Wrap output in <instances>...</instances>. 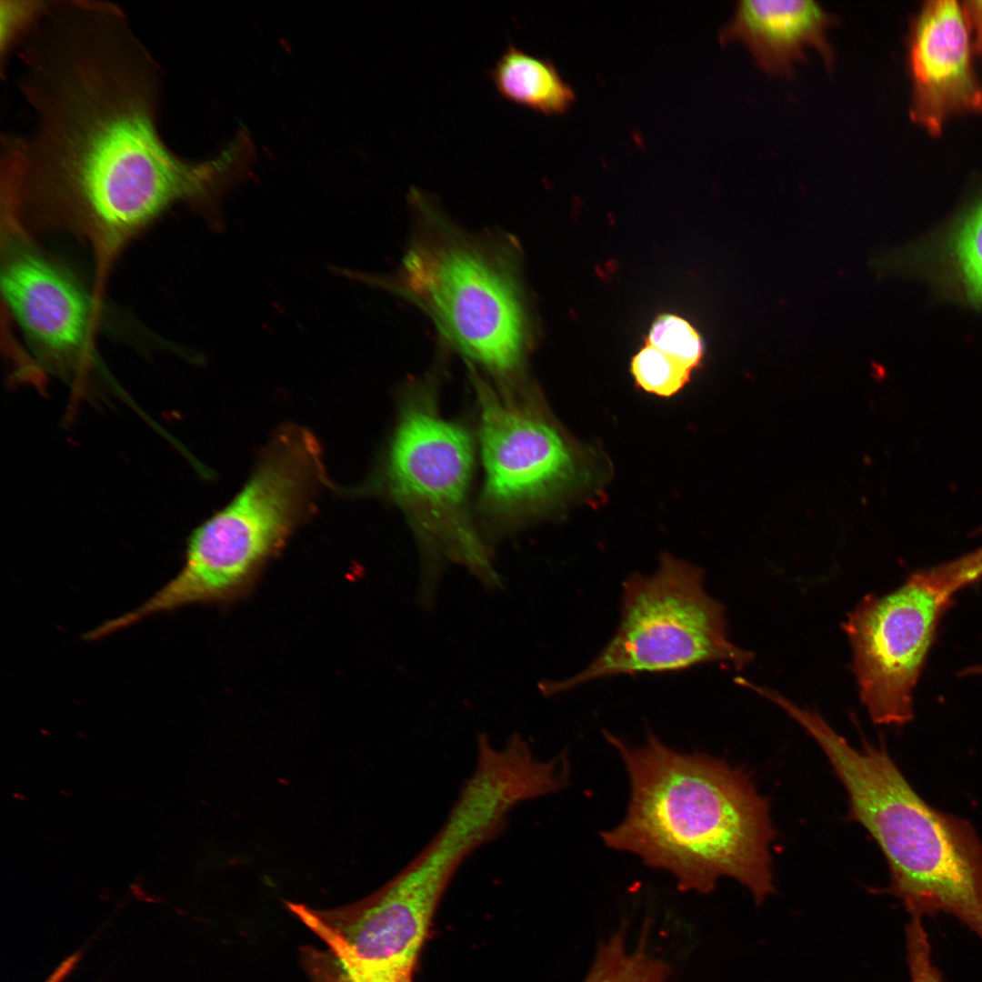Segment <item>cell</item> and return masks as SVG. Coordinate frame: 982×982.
Wrapping results in <instances>:
<instances>
[{"mask_svg": "<svg viewBox=\"0 0 982 982\" xmlns=\"http://www.w3.org/2000/svg\"><path fill=\"white\" fill-rule=\"evenodd\" d=\"M20 43L34 124L2 139L9 206L78 225L109 253L203 190L210 168L160 135V68L120 7L53 1Z\"/></svg>", "mask_w": 982, "mask_h": 982, "instance_id": "cell-1", "label": "cell"}, {"mask_svg": "<svg viewBox=\"0 0 982 982\" xmlns=\"http://www.w3.org/2000/svg\"><path fill=\"white\" fill-rule=\"evenodd\" d=\"M605 736L630 782L625 817L602 833L607 847L670 873L682 891L706 894L728 877L757 905L774 892L769 802L747 772L676 751L652 733L640 746Z\"/></svg>", "mask_w": 982, "mask_h": 982, "instance_id": "cell-2", "label": "cell"}, {"mask_svg": "<svg viewBox=\"0 0 982 982\" xmlns=\"http://www.w3.org/2000/svg\"><path fill=\"white\" fill-rule=\"evenodd\" d=\"M806 732L846 789L849 820L882 851L890 882L911 917L946 912L982 940V841L967 820L927 804L882 744L854 747L822 716Z\"/></svg>", "mask_w": 982, "mask_h": 982, "instance_id": "cell-3", "label": "cell"}, {"mask_svg": "<svg viewBox=\"0 0 982 982\" xmlns=\"http://www.w3.org/2000/svg\"><path fill=\"white\" fill-rule=\"evenodd\" d=\"M324 473L315 437L302 428L283 429L239 494L191 534L177 575L123 615L121 625L246 596L309 510Z\"/></svg>", "mask_w": 982, "mask_h": 982, "instance_id": "cell-4", "label": "cell"}, {"mask_svg": "<svg viewBox=\"0 0 982 982\" xmlns=\"http://www.w3.org/2000/svg\"><path fill=\"white\" fill-rule=\"evenodd\" d=\"M501 798L463 785L441 827L395 877L360 901L339 909H311L303 922L335 957L370 964L416 967L437 907L463 863L505 830Z\"/></svg>", "mask_w": 982, "mask_h": 982, "instance_id": "cell-5", "label": "cell"}, {"mask_svg": "<svg viewBox=\"0 0 982 982\" xmlns=\"http://www.w3.org/2000/svg\"><path fill=\"white\" fill-rule=\"evenodd\" d=\"M618 627L584 670L548 685L563 692L622 674L670 672L719 662L741 669L753 655L727 636L723 606L705 589L704 573L693 564L664 555L650 575L624 583Z\"/></svg>", "mask_w": 982, "mask_h": 982, "instance_id": "cell-6", "label": "cell"}, {"mask_svg": "<svg viewBox=\"0 0 982 982\" xmlns=\"http://www.w3.org/2000/svg\"><path fill=\"white\" fill-rule=\"evenodd\" d=\"M495 255L443 231L421 236L400 283L467 358L507 382L522 365L526 322L516 276Z\"/></svg>", "mask_w": 982, "mask_h": 982, "instance_id": "cell-7", "label": "cell"}, {"mask_svg": "<svg viewBox=\"0 0 982 982\" xmlns=\"http://www.w3.org/2000/svg\"><path fill=\"white\" fill-rule=\"evenodd\" d=\"M472 444L463 426L439 413L430 391L416 386L402 404L382 483L423 541L481 562L482 546L467 504Z\"/></svg>", "mask_w": 982, "mask_h": 982, "instance_id": "cell-8", "label": "cell"}, {"mask_svg": "<svg viewBox=\"0 0 982 982\" xmlns=\"http://www.w3.org/2000/svg\"><path fill=\"white\" fill-rule=\"evenodd\" d=\"M952 597L923 570L887 595L866 596L850 613L845 630L853 672L874 723L912 720L913 692Z\"/></svg>", "mask_w": 982, "mask_h": 982, "instance_id": "cell-9", "label": "cell"}, {"mask_svg": "<svg viewBox=\"0 0 982 982\" xmlns=\"http://www.w3.org/2000/svg\"><path fill=\"white\" fill-rule=\"evenodd\" d=\"M485 479L482 506L495 521L515 525L573 479L572 452L544 416L515 395L475 379Z\"/></svg>", "mask_w": 982, "mask_h": 982, "instance_id": "cell-10", "label": "cell"}, {"mask_svg": "<svg viewBox=\"0 0 982 982\" xmlns=\"http://www.w3.org/2000/svg\"><path fill=\"white\" fill-rule=\"evenodd\" d=\"M971 36L964 6L957 1H928L914 22L908 49L909 114L931 135H938L952 116L982 111Z\"/></svg>", "mask_w": 982, "mask_h": 982, "instance_id": "cell-11", "label": "cell"}, {"mask_svg": "<svg viewBox=\"0 0 982 982\" xmlns=\"http://www.w3.org/2000/svg\"><path fill=\"white\" fill-rule=\"evenodd\" d=\"M2 292L16 322L47 358L72 365L88 336L91 304L65 269L29 247L12 245Z\"/></svg>", "mask_w": 982, "mask_h": 982, "instance_id": "cell-12", "label": "cell"}, {"mask_svg": "<svg viewBox=\"0 0 982 982\" xmlns=\"http://www.w3.org/2000/svg\"><path fill=\"white\" fill-rule=\"evenodd\" d=\"M837 23V17L816 1L745 0L736 4L719 41H741L764 71L791 76L795 64L807 60V47L816 48L828 68L833 66L827 31Z\"/></svg>", "mask_w": 982, "mask_h": 982, "instance_id": "cell-13", "label": "cell"}, {"mask_svg": "<svg viewBox=\"0 0 982 982\" xmlns=\"http://www.w3.org/2000/svg\"><path fill=\"white\" fill-rule=\"evenodd\" d=\"M487 75L501 98L546 116L565 115L576 101L572 86L550 59L533 55L511 42Z\"/></svg>", "mask_w": 982, "mask_h": 982, "instance_id": "cell-14", "label": "cell"}, {"mask_svg": "<svg viewBox=\"0 0 982 982\" xmlns=\"http://www.w3.org/2000/svg\"><path fill=\"white\" fill-rule=\"evenodd\" d=\"M939 261L945 278L961 297L982 309V198L947 230Z\"/></svg>", "mask_w": 982, "mask_h": 982, "instance_id": "cell-15", "label": "cell"}, {"mask_svg": "<svg viewBox=\"0 0 982 982\" xmlns=\"http://www.w3.org/2000/svg\"><path fill=\"white\" fill-rule=\"evenodd\" d=\"M648 925L634 947L627 945L624 927L596 948L592 965L582 982H668L669 967L649 950Z\"/></svg>", "mask_w": 982, "mask_h": 982, "instance_id": "cell-16", "label": "cell"}, {"mask_svg": "<svg viewBox=\"0 0 982 982\" xmlns=\"http://www.w3.org/2000/svg\"><path fill=\"white\" fill-rule=\"evenodd\" d=\"M631 372L643 390L667 397L686 385L692 371L646 344L632 358Z\"/></svg>", "mask_w": 982, "mask_h": 982, "instance_id": "cell-17", "label": "cell"}, {"mask_svg": "<svg viewBox=\"0 0 982 982\" xmlns=\"http://www.w3.org/2000/svg\"><path fill=\"white\" fill-rule=\"evenodd\" d=\"M647 344L693 371L704 355V344L697 331L684 318L659 316L649 331Z\"/></svg>", "mask_w": 982, "mask_h": 982, "instance_id": "cell-18", "label": "cell"}, {"mask_svg": "<svg viewBox=\"0 0 982 982\" xmlns=\"http://www.w3.org/2000/svg\"><path fill=\"white\" fill-rule=\"evenodd\" d=\"M45 1H1L0 51L2 67L12 51L44 10Z\"/></svg>", "mask_w": 982, "mask_h": 982, "instance_id": "cell-19", "label": "cell"}, {"mask_svg": "<svg viewBox=\"0 0 982 982\" xmlns=\"http://www.w3.org/2000/svg\"><path fill=\"white\" fill-rule=\"evenodd\" d=\"M906 936L911 982H943L933 964L928 937L921 917H911L907 925Z\"/></svg>", "mask_w": 982, "mask_h": 982, "instance_id": "cell-20", "label": "cell"}, {"mask_svg": "<svg viewBox=\"0 0 982 982\" xmlns=\"http://www.w3.org/2000/svg\"><path fill=\"white\" fill-rule=\"evenodd\" d=\"M344 982H413L415 967L370 964L347 957H336Z\"/></svg>", "mask_w": 982, "mask_h": 982, "instance_id": "cell-21", "label": "cell"}, {"mask_svg": "<svg viewBox=\"0 0 982 982\" xmlns=\"http://www.w3.org/2000/svg\"><path fill=\"white\" fill-rule=\"evenodd\" d=\"M944 573L949 582L958 589L982 578V546L946 562Z\"/></svg>", "mask_w": 982, "mask_h": 982, "instance_id": "cell-22", "label": "cell"}, {"mask_svg": "<svg viewBox=\"0 0 982 982\" xmlns=\"http://www.w3.org/2000/svg\"><path fill=\"white\" fill-rule=\"evenodd\" d=\"M971 35L974 50L982 55V1H967L963 5Z\"/></svg>", "mask_w": 982, "mask_h": 982, "instance_id": "cell-23", "label": "cell"}, {"mask_svg": "<svg viewBox=\"0 0 982 982\" xmlns=\"http://www.w3.org/2000/svg\"><path fill=\"white\" fill-rule=\"evenodd\" d=\"M77 957V955H75L66 959L46 982H60L76 963Z\"/></svg>", "mask_w": 982, "mask_h": 982, "instance_id": "cell-24", "label": "cell"}, {"mask_svg": "<svg viewBox=\"0 0 982 982\" xmlns=\"http://www.w3.org/2000/svg\"><path fill=\"white\" fill-rule=\"evenodd\" d=\"M970 671H973L974 673L975 672L982 673V666H978V667H976L974 669H970Z\"/></svg>", "mask_w": 982, "mask_h": 982, "instance_id": "cell-25", "label": "cell"}]
</instances>
